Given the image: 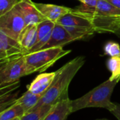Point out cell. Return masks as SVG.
I'll return each mask as SVG.
<instances>
[{
  "instance_id": "cell-1",
  "label": "cell",
  "mask_w": 120,
  "mask_h": 120,
  "mask_svg": "<svg viewBox=\"0 0 120 120\" xmlns=\"http://www.w3.org/2000/svg\"><path fill=\"white\" fill-rule=\"evenodd\" d=\"M84 63V57H77L58 69L51 85L42 95L36 106L30 111H34L42 106L55 105L63 98L68 95L69 85Z\"/></svg>"
},
{
  "instance_id": "cell-2",
  "label": "cell",
  "mask_w": 120,
  "mask_h": 120,
  "mask_svg": "<svg viewBox=\"0 0 120 120\" xmlns=\"http://www.w3.org/2000/svg\"><path fill=\"white\" fill-rule=\"evenodd\" d=\"M120 81V79L115 80L109 79L84 95L72 100V112L87 108H102L110 112L115 107V103L111 101V96Z\"/></svg>"
},
{
  "instance_id": "cell-3",
  "label": "cell",
  "mask_w": 120,
  "mask_h": 120,
  "mask_svg": "<svg viewBox=\"0 0 120 120\" xmlns=\"http://www.w3.org/2000/svg\"><path fill=\"white\" fill-rule=\"evenodd\" d=\"M70 52V50H65L63 47H55L40 50L24 55L28 74L45 71L58 59L68 54Z\"/></svg>"
},
{
  "instance_id": "cell-4",
  "label": "cell",
  "mask_w": 120,
  "mask_h": 120,
  "mask_svg": "<svg viewBox=\"0 0 120 120\" xmlns=\"http://www.w3.org/2000/svg\"><path fill=\"white\" fill-rule=\"evenodd\" d=\"M56 23L63 25L77 40L96 33L90 18L75 13L72 10L62 16Z\"/></svg>"
},
{
  "instance_id": "cell-5",
  "label": "cell",
  "mask_w": 120,
  "mask_h": 120,
  "mask_svg": "<svg viewBox=\"0 0 120 120\" xmlns=\"http://www.w3.org/2000/svg\"><path fill=\"white\" fill-rule=\"evenodd\" d=\"M27 75L29 74L24 55L1 63L0 64V87L18 81L21 77Z\"/></svg>"
},
{
  "instance_id": "cell-6",
  "label": "cell",
  "mask_w": 120,
  "mask_h": 120,
  "mask_svg": "<svg viewBox=\"0 0 120 120\" xmlns=\"http://www.w3.org/2000/svg\"><path fill=\"white\" fill-rule=\"evenodd\" d=\"M25 26V20L15 6L0 16V31L16 40Z\"/></svg>"
},
{
  "instance_id": "cell-7",
  "label": "cell",
  "mask_w": 120,
  "mask_h": 120,
  "mask_svg": "<svg viewBox=\"0 0 120 120\" xmlns=\"http://www.w3.org/2000/svg\"><path fill=\"white\" fill-rule=\"evenodd\" d=\"M22 55L18 41L0 31V64Z\"/></svg>"
},
{
  "instance_id": "cell-8",
  "label": "cell",
  "mask_w": 120,
  "mask_h": 120,
  "mask_svg": "<svg viewBox=\"0 0 120 120\" xmlns=\"http://www.w3.org/2000/svg\"><path fill=\"white\" fill-rule=\"evenodd\" d=\"M15 7L23 17L26 25L39 24L41 22L47 20L37 8L34 2L31 0H20Z\"/></svg>"
},
{
  "instance_id": "cell-9",
  "label": "cell",
  "mask_w": 120,
  "mask_h": 120,
  "mask_svg": "<svg viewBox=\"0 0 120 120\" xmlns=\"http://www.w3.org/2000/svg\"><path fill=\"white\" fill-rule=\"evenodd\" d=\"M96 33H111L120 37V16L90 17Z\"/></svg>"
},
{
  "instance_id": "cell-10",
  "label": "cell",
  "mask_w": 120,
  "mask_h": 120,
  "mask_svg": "<svg viewBox=\"0 0 120 120\" xmlns=\"http://www.w3.org/2000/svg\"><path fill=\"white\" fill-rule=\"evenodd\" d=\"M75 40H77L63 25L56 23L49 40L41 50L55 47H63L65 45Z\"/></svg>"
},
{
  "instance_id": "cell-11",
  "label": "cell",
  "mask_w": 120,
  "mask_h": 120,
  "mask_svg": "<svg viewBox=\"0 0 120 120\" xmlns=\"http://www.w3.org/2000/svg\"><path fill=\"white\" fill-rule=\"evenodd\" d=\"M71 113H72V100L68 95H66L54 105L43 120H67Z\"/></svg>"
},
{
  "instance_id": "cell-12",
  "label": "cell",
  "mask_w": 120,
  "mask_h": 120,
  "mask_svg": "<svg viewBox=\"0 0 120 120\" xmlns=\"http://www.w3.org/2000/svg\"><path fill=\"white\" fill-rule=\"evenodd\" d=\"M34 4L47 20L54 23H56L62 16L72 10V8L56 4L42 3H34Z\"/></svg>"
},
{
  "instance_id": "cell-13",
  "label": "cell",
  "mask_w": 120,
  "mask_h": 120,
  "mask_svg": "<svg viewBox=\"0 0 120 120\" xmlns=\"http://www.w3.org/2000/svg\"><path fill=\"white\" fill-rule=\"evenodd\" d=\"M37 25L38 24L26 25L18 37V41L21 47L23 55L28 54L37 42Z\"/></svg>"
},
{
  "instance_id": "cell-14",
  "label": "cell",
  "mask_w": 120,
  "mask_h": 120,
  "mask_svg": "<svg viewBox=\"0 0 120 120\" xmlns=\"http://www.w3.org/2000/svg\"><path fill=\"white\" fill-rule=\"evenodd\" d=\"M55 24L56 23L49 20H45L38 24L37 40L29 53L34 52L41 50L48 42L51 36Z\"/></svg>"
},
{
  "instance_id": "cell-15",
  "label": "cell",
  "mask_w": 120,
  "mask_h": 120,
  "mask_svg": "<svg viewBox=\"0 0 120 120\" xmlns=\"http://www.w3.org/2000/svg\"><path fill=\"white\" fill-rule=\"evenodd\" d=\"M56 71L39 74L27 86V90L37 95H44L55 79Z\"/></svg>"
},
{
  "instance_id": "cell-16",
  "label": "cell",
  "mask_w": 120,
  "mask_h": 120,
  "mask_svg": "<svg viewBox=\"0 0 120 120\" xmlns=\"http://www.w3.org/2000/svg\"><path fill=\"white\" fill-rule=\"evenodd\" d=\"M41 97L42 95H37L27 90L20 98L16 100V103L20 104L27 113L36 106Z\"/></svg>"
},
{
  "instance_id": "cell-17",
  "label": "cell",
  "mask_w": 120,
  "mask_h": 120,
  "mask_svg": "<svg viewBox=\"0 0 120 120\" xmlns=\"http://www.w3.org/2000/svg\"><path fill=\"white\" fill-rule=\"evenodd\" d=\"M94 16H120V9L106 0H98Z\"/></svg>"
},
{
  "instance_id": "cell-18",
  "label": "cell",
  "mask_w": 120,
  "mask_h": 120,
  "mask_svg": "<svg viewBox=\"0 0 120 120\" xmlns=\"http://www.w3.org/2000/svg\"><path fill=\"white\" fill-rule=\"evenodd\" d=\"M25 114L23 108L18 103H15L8 108L1 112L0 120H11L17 117H22Z\"/></svg>"
},
{
  "instance_id": "cell-19",
  "label": "cell",
  "mask_w": 120,
  "mask_h": 120,
  "mask_svg": "<svg viewBox=\"0 0 120 120\" xmlns=\"http://www.w3.org/2000/svg\"><path fill=\"white\" fill-rule=\"evenodd\" d=\"M98 0H82L81 4L72 11L75 13H80L87 17L94 16L96 13Z\"/></svg>"
},
{
  "instance_id": "cell-20",
  "label": "cell",
  "mask_w": 120,
  "mask_h": 120,
  "mask_svg": "<svg viewBox=\"0 0 120 120\" xmlns=\"http://www.w3.org/2000/svg\"><path fill=\"white\" fill-rule=\"evenodd\" d=\"M54 105L42 106L34 111H30L25 113L20 120H43L44 118L51 112Z\"/></svg>"
},
{
  "instance_id": "cell-21",
  "label": "cell",
  "mask_w": 120,
  "mask_h": 120,
  "mask_svg": "<svg viewBox=\"0 0 120 120\" xmlns=\"http://www.w3.org/2000/svg\"><path fill=\"white\" fill-rule=\"evenodd\" d=\"M107 67L111 72L110 80L120 79V57H110L107 62Z\"/></svg>"
},
{
  "instance_id": "cell-22",
  "label": "cell",
  "mask_w": 120,
  "mask_h": 120,
  "mask_svg": "<svg viewBox=\"0 0 120 120\" xmlns=\"http://www.w3.org/2000/svg\"><path fill=\"white\" fill-rule=\"evenodd\" d=\"M104 54L112 57H120V45L115 42L110 41L104 47Z\"/></svg>"
},
{
  "instance_id": "cell-23",
  "label": "cell",
  "mask_w": 120,
  "mask_h": 120,
  "mask_svg": "<svg viewBox=\"0 0 120 120\" xmlns=\"http://www.w3.org/2000/svg\"><path fill=\"white\" fill-rule=\"evenodd\" d=\"M20 0H0V16L13 9Z\"/></svg>"
},
{
  "instance_id": "cell-24",
  "label": "cell",
  "mask_w": 120,
  "mask_h": 120,
  "mask_svg": "<svg viewBox=\"0 0 120 120\" xmlns=\"http://www.w3.org/2000/svg\"><path fill=\"white\" fill-rule=\"evenodd\" d=\"M110 112L114 115L117 119L120 120V104L115 103V107L113 110L110 111Z\"/></svg>"
},
{
  "instance_id": "cell-25",
  "label": "cell",
  "mask_w": 120,
  "mask_h": 120,
  "mask_svg": "<svg viewBox=\"0 0 120 120\" xmlns=\"http://www.w3.org/2000/svg\"><path fill=\"white\" fill-rule=\"evenodd\" d=\"M106 1H108V2H110V4H112V5H114L115 6L120 9V0H106Z\"/></svg>"
},
{
  "instance_id": "cell-26",
  "label": "cell",
  "mask_w": 120,
  "mask_h": 120,
  "mask_svg": "<svg viewBox=\"0 0 120 120\" xmlns=\"http://www.w3.org/2000/svg\"><path fill=\"white\" fill-rule=\"evenodd\" d=\"M20 118H21V117H17V118H15V119H13V120H20Z\"/></svg>"
},
{
  "instance_id": "cell-27",
  "label": "cell",
  "mask_w": 120,
  "mask_h": 120,
  "mask_svg": "<svg viewBox=\"0 0 120 120\" xmlns=\"http://www.w3.org/2000/svg\"><path fill=\"white\" fill-rule=\"evenodd\" d=\"M107 120V119H99V120Z\"/></svg>"
},
{
  "instance_id": "cell-28",
  "label": "cell",
  "mask_w": 120,
  "mask_h": 120,
  "mask_svg": "<svg viewBox=\"0 0 120 120\" xmlns=\"http://www.w3.org/2000/svg\"><path fill=\"white\" fill-rule=\"evenodd\" d=\"M78 1H81V2L82 1V0H78Z\"/></svg>"
}]
</instances>
